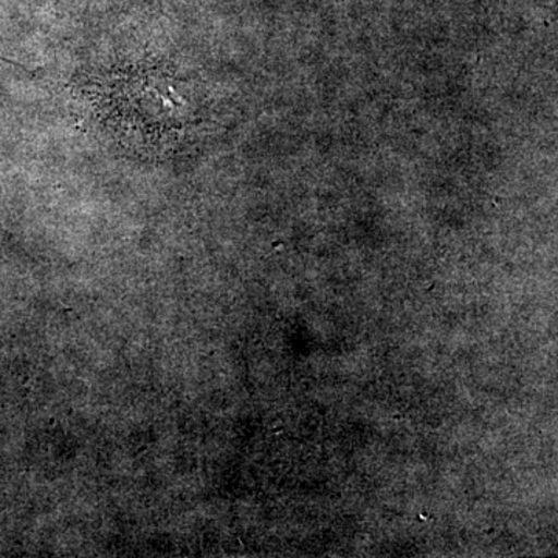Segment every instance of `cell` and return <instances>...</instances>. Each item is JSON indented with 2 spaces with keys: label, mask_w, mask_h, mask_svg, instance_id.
Instances as JSON below:
<instances>
[{
  "label": "cell",
  "mask_w": 558,
  "mask_h": 558,
  "mask_svg": "<svg viewBox=\"0 0 558 558\" xmlns=\"http://www.w3.org/2000/svg\"><path fill=\"white\" fill-rule=\"evenodd\" d=\"M78 101L94 130L140 153L170 148L185 128L179 83L159 68L117 70L89 80L80 87Z\"/></svg>",
  "instance_id": "6da1fadb"
}]
</instances>
